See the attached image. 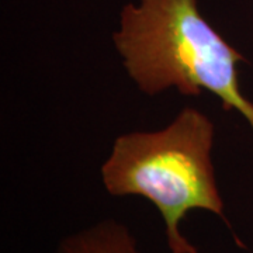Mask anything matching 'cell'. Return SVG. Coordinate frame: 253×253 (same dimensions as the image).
<instances>
[{
    "instance_id": "obj_2",
    "label": "cell",
    "mask_w": 253,
    "mask_h": 253,
    "mask_svg": "<svg viewBox=\"0 0 253 253\" xmlns=\"http://www.w3.org/2000/svg\"><path fill=\"white\" fill-rule=\"evenodd\" d=\"M214 132L206 114L187 107L163 129L118 136L101 168L111 196H141L156 206L172 253H199L179 229L191 210L210 211L231 226L211 161Z\"/></svg>"
},
{
    "instance_id": "obj_3",
    "label": "cell",
    "mask_w": 253,
    "mask_h": 253,
    "mask_svg": "<svg viewBox=\"0 0 253 253\" xmlns=\"http://www.w3.org/2000/svg\"><path fill=\"white\" fill-rule=\"evenodd\" d=\"M58 253H139L128 228L113 219L103 221L63 241Z\"/></svg>"
},
{
    "instance_id": "obj_1",
    "label": "cell",
    "mask_w": 253,
    "mask_h": 253,
    "mask_svg": "<svg viewBox=\"0 0 253 253\" xmlns=\"http://www.w3.org/2000/svg\"><path fill=\"white\" fill-rule=\"evenodd\" d=\"M139 90L156 96L176 87L183 96L207 90L225 111L236 110L253 131V103L239 87L238 63L246 62L200 13L197 0L128 3L113 36Z\"/></svg>"
}]
</instances>
